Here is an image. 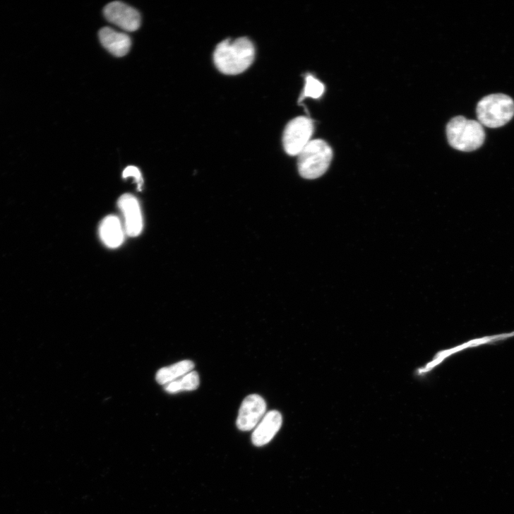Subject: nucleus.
Returning <instances> with one entry per match:
<instances>
[{
  "instance_id": "nucleus-7",
  "label": "nucleus",
  "mask_w": 514,
  "mask_h": 514,
  "mask_svg": "<svg viewBox=\"0 0 514 514\" xmlns=\"http://www.w3.org/2000/svg\"><path fill=\"white\" fill-rule=\"evenodd\" d=\"M106 19L127 32H134L139 29L141 16L138 11L121 2H113L104 9Z\"/></svg>"
},
{
  "instance_id": "nucleus-11",
  "label": "nucleus",
  "mask_w": 514,
  "mask_h": 514,
  "mask_svg": "<svg viewBox=\"0 0 514 514\" xmlns=\"http://www.w3.org/2000/svg\"><path fill=\"white\" fill-rule=\"evenodd\" d=\"M100 236L104 244L109 248L115 249L121 246L124 234L119 219L114 215L105 217L100 226Z\"/></svg>"
},
{
  "instance_id": "nucleus-6",
  "label": "nucleus",
  "mask_w": 514,
  "mask_h": 514,
  "mask_svg": "<svg viewBox=\"0 0 514 514\" xmlns=\"http://www.w3.org/2000/svg\"><path fill=\"white\" fill-rule=\"evenodd\" d=\"M267 404L258 395L246 397L241 403L237 419V428L249 431L256 428L265 415Z\"/></svg>"
},
{
  "instance_id": "nucleus-8",
  "label": "nucleus",
  "mask_w": 514,
  "mask_h": 514,
  "mask_svg": "<svg viewBox=\"0 0 514 514\" xmlns=\"http://www.w3.org/2000/svg\"><path fill=\"white\" fill-rule=\"evenodd\" d=\"M118 206L124 218L127 235L133 237L140 235L143 228V220L137 198L132 195L125 194L119 198Z\"/></svg>"
},
{
  "instance_id": "nucleus-2",
  "label": "nucleus",
  "mask_w": 514,
  "mask_h": 514,
  "mask_svg": "<svg viewBox=\"0 0 514 514\" xmlns=\"http://www.w3.org/2000/svg\"><path fill=\"white\" fill-rule=\"evenodd\" d=\"M446 136L450 145L462 152H473L480 148L486 138L483 126L476 120L458 116L446 126Z\"/></svg>"
},
{
  "instance_id": "nucleus-10",
  "label": "nucleus",
  "mask_w": 514,
  "mask_h": 514,
  "mask_svg": "<svg viewBox=\"0 0 514 514\" xmlns=\"http://www.w3.org/2000/svg\"><path fill=\"white\" fill-rule=\"evenodd\" d=\"M99 37L102 46L114 56H125L131 49V37L110 28H102L99 32Z\"/></svg>"
},
{
  "instance_id": "nucleus-4",
  "label": "nucleus",
  "mask_w": 514,
  "mask_h": 514,
  "mask_svg": "<svg viewBox=\"0 0 514 514\" xmlns=\"http://www.w3.org/2000/svg\"><path fill=\"white\" fill-rule=\"evenodd\" d=\"M477 115L482 126L489 128L503 126L514 116V101L504 94L486 96L477 104Z\"/></svg>"
},
{
  "instance_id": "nucleus-14",
  "label": "nucleus",
  "mask_w": 514,
  "mask_h": 514,
  "mask_svg": "<svg viewBox=\"0 0 514 514\" xmlns=\"http://www.w3.org/2000/svg\"><path fill=\"white\" fill-rule=\"evenodd\" d=\"M200 376L197 371H192L182 377L165 385V390L169 394L196 390L200 386Z\"/></svg>"
},
{
  "instance_id": "nucleus-15",
  "label": "nucleus",
  "mask_w": 514,
  "mask_h": 514,
  "mask_svg": "<svg viewBox=\"0 0 514 514\" xmlns=\"http://www.w3.org/2000/svg\"><path fill=\"white\" fill-rule=\"evenodd\" d=\"M325 85L311 76L306 78V85L304 93L299 99V102L306 97L318 99L323 95Z\"/></svg>"
},
{
  "instance_id": "nucleus-3",
  "label": "nucleus",
  "mask_w": 514,
  "mask_h": 514,
  "mask_svg": "<svg viewBox=\"0 0 514 514\" xmlns=\"http://www.w3.org/2000/svg\"><path fill=\"white\" fill-rule=\"evenodd\" d=\"M333 158L332 148L323 140L311 141L298 155V169L306 179H315L326 173Z\"/></svg>"
},
{
  "instance_id": "nucleus-12",
  "label": "nucleus",
  "mask_w": 514,
  "mask_h": 514,
  "mask_svg": "<svg viewBox=\"0 0 514 514\" xmlns=\"http://www.w3.org/2000/svg\"><path fill=\"white\" fill-rule=\"evenodd\" d=\"M514 337V332L510 333H505L501 335H496L493 336H488L484 337L483 338L474 340L470 342H468L461 346H459L458 347L453 348L452 349H449L447 351H444L441 352L437 355L436 359L428 364L426 367L422 370V372L429 371L432 368H434L437 364L441 362L442 360H443L447 357L452 355L453 354H455L456 352H460L462 350H464L465 349L470 348V347H475L483 345H492L496 344L497 342L505 341L508 339Z\"/></svg>"
},
{
  "instance_id": "nucleus-5",
  "label": "nucleus",
  "mask_w": 514,
  "mask_h": 514,
  "mask_svg": "<svg viewBox=\"0 0 514 514\" xmlns=\"http://www.w3.org/2000/svg\"><path fill=\"white\" fill-rule=\"evenodd\" d=\"M313 123L306 116H298L289 122L283 135V146L291 156H298L311 141L313 133Z\"/></svg>"
},
{
  "instance_id": "nucleus-13",
  "label": "nucleus",
  "mask_w": 514,
  "mask_h": 514,
  "mask_svg": "<svg viewBox=\"0 0 514 514\" xmlns=\"http://www.w3.org/2000/svg\"><path fill=\"white\" fill-rule=\"evenodd\" d=\"M195 364L190 360H184L160 369L156 374V380L161 385H166L194 369Z\"/></svg>"
},
{
  "instance_id": "nucleus-16",
  "label": "nucleus",
  "mask_w": 514,
  "mask_h": 514,
  "mask_svg": "<svg viewBox=\"0 0 514 514\" xmlns=\"http://www.w3.org/2000/svg\"><path fill=\"white\" fill-rule=\"evenodd\" d=\"M123 177H133L138 185V189H141L143 184V179L140 169L135 166H128L123 172Z\"/></svg>"
},
{
  "instance_id": "nucleus-9",
  "label": "nucleus",
  "mask_w": 514,
  "mask_h": 514,
  "mask_svg": "<svg viewBox=\"0 0 514 514\" xmlns=\"http://www.w3.org/2000/svg\"><path fill=\"white\" fill-rule=\"evenodd\" d=\"M282 425V416L278 411L267 413L258 425L255 428L251 441L256 446H263L269 443Z\"/></svg>"
},
{
  "instance_id": "nucleus-1",
  "label": "nucleus",
  "mask_w": 514,
  "mask_h": 514,
  "mask_svg": "<svg viewBox=\"0 0 514 514\" xmlns=\"http://www.w3.org/2000/svg\"><path fill=\"white\" fill-rule=\"evenodd\" d=\"M255 48L250 40L240 37L220 42L214 52V61L219 71L236 76L246 71L253 61Z\"/></svg>"
}]
</instances>
